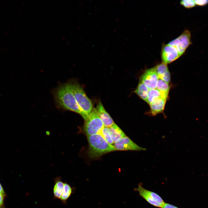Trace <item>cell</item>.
<instances>
[{
	"label": "cell",
	"instance_id": "cell-24",
	"mask_svg": "<svg viewBox=\"0 0 208 208\" xmlns=\"http://www.w3.org/2000/svg\"><path fill=\"white\" fill-rule=\"evenodd\" d=\"M0 194L5 197L6 196V194L4 190V189L0 183Z\"/></svg>",
	"mask_w": 208,
	"mask_h": 208
},
{
	"label": "cell",
	"instance_id": "cell-23",
	"mask_svg": "<svg viewBox=\"0 0 208 208\" xmlns=\"http://www.w3.org/2000/svg\"><path fill=\"white\" fill-rule=\"evenodd\" d=\"M4 198L0 194V208H3L4 207Z\"/></svg>",
	"mask_w": 208,
	"mask_h": 208
},
{
	"label": "cell",
	"instance_id": "cell-22",
	"mask_svg": "<svg viewBox=\"0 0 208 208\" xmlns=\"http://www.w3.org/2000/svg\"><path fill=\"white\" fill-rule=\"evenodd\" d=\"M162 208H179L171 204L165 203Z\"/></svg>",
	"mask_w": 208,
	"mask_h": 208
},
{
	"label": "cell",
	"instance_id": "cell-11",
	"mask_svg": "<svg viewBox=\"0 0 208 208\" xmlns=\"http://www.w3.org/2000/svg\"><path fill=\"white\" fill-rule=\"evenodd\" d=\"M167 99L160 97L155 100L149 105L150 110L149 114L153 116L163 112Z\"/></svg>",
	"mask_w": 208,
	"mask_h": 208
},
{
	"label": "cell",
	"instance_id": "cell-8",
	"mask_svg": "<svg viewBox=\"0 0 208 208\" xmlns=\"http://www.w3.org/2000/svg\"><path fill=\"white\" fill-rule=\"evenodd\" d=\"M159 78L155 67L146 70L140 79L149 89L156 88Z\"/></svg>",
	"mask_w": 208,
	"mask_h": 208
},
{
	"label": "cell",
	"instance_id": "cell-12",
	"mask_svg": "<svg viewBox=\"0 0 208 208\" xmlns=\"http://www.w3.org/2000/svg\"><path fill=\"white\" fill-rule=\"evenodd\" d=\"M155 67L159 79L168 83L170 81V76L167 64L162 63Z\"/></svg>",
	"mask_w": 208,
	"mask_h": 208
},
{
	"label": "cell",
	"instance_id": "cell-9",
	"mask_svg": "<svg viewBox=\"0 0 208 208\" xmlns=\"http://www.w3.org/2000/svg\"><path fill=\"white\" fill-rule=\"evenodd\" d=\"M114 144L116 150L141 151L146 150L137 145L127 136L119 139Z\"/></svg>",
	"mask_w": 208,
	"mask_h": 208
},
{
	"label": "cell",
	"instance_id": "cell-15",
	"mask_svg": "<svg viewBox=\"0 0 208 208\" xmlns=\"http://www.w3.org/2000/svg\"><path fill=\"white\" fill-rule=\"evenodd\" d=\"M168 94L160 91L156 88L149 90L148 93L147 103L149 105L160 97L167 98Z\"/></svg>",
	"mask_w": 208,
	"mask_h": 208
},
{
	"label": "cell",
	"instance_id": "cell-3",
	"mask_svg": "<svg viewBox=\"0 0 208 208\" xmlns=\"http://www.w3.org/2000/svg\"><path fill=\"white\" fill-rule=\"evenodd\" d=\"M71 85L77 102L81 110L88 116L94 107L91 100L87 96L83 88L76 82Z\"/></svg>",
	"mask_w": 208,
	"mask_h": 208
},
{
	"label": "cell",
	"instance_id": "cell-20",
	"mask_svg": "<svg viewBox=\"0 0 208 208\" xmlns=\"http://www.w3.org/2000/svg\"><path fill=\"white\" fill-rule=\"evenodd\" d=\"M180 4L184 7L187 8H193L196 6L194 0H183L180 1Z\"/></svg>",
	"mask_w": 208,
	"mask_h": 208
},
{
	"label": "cell",
	"instance_id": "cell-5",
	"mask_svg": "<svg viewBox=\"0 0 208 208\" xmlns=\"http://www.w3.org/2000/svg\"><path fill=\"white\" fill-rule=\"evenodd\" d=\"M191 37L190 31L186 29L179 37L168 44L174 47L182 55L192 44Z\"/></svg>",
	"mask_w": 208,
	"mask_h": 208
},
{
	"label": "cell",
	"instance_id": "cell-18",
	"mask_svg": "<svg viewBox=\"0 0 208 208\" xmlns=\"http://www.w3.org/2000/svg\"><path fill=\"white\" fill-rule=\"evenodd\" d=\"M156 88L160 91L168 94L170 87L168 83L159 79Z\"/></svg>",
	"mask_w": 208,
	"mask_h": 208
},
{
	"label": "cell",
	"instance_id": "cell-2",
	"mask_svg": "<svg viewBox=\"0 0 208 208\" xmlns=\"http://www.w3.org/2000/svg\"><path fill=\"white\" fill-rule=\"evenodd\" d=\"M89 144L88 154L91 158L100 157L107 153L116 151L99 133L87 136Z\"/></svg>",
	"mask_w": 208,
	"mask_h": 208
},
{
	"label": "cell",
	"instance_id": "cell-13",
	"mask_svg": "<svg viewBox=\"0 0 208 208\" xmlns=\"http://www.w3.org/2000/svg\"><path fill=\"white\" fill-rule=\"evenodd\" d=\"M54 181L55 183L53 189V198L60 199L63 191L64 183L59 176L54 179Z\"/></svg>",
	"mask_w": 208,
	"mask_h": 208
},
{
	"label": "cell",
	"instance_id": "cell-4",
	"mask_svg": "<svg viewBox=\"0 0 208 208\" xmlns=\"http://www.w3.org/2000/svg\"><path fill=\"white\" fill-rule=\"evenodd\" d=\"M103 123L94 108L84 120L83 131L87 136L98 133L104 127Z\"/></svg>",
	"mask_w": 208,
	"mask_h": 208
},
{
	"label": "cell",
	"instance_id": "cell-6",
	"mask_svg": "<svg viewBox=\"0 0 208 208\" xmlns=\"http://www.w3.org/2000/svg\"><path fill=\"white\" fill-rule=\"evenodd\" d=\"M134 190L138 191L139 195L148 203L158 207L162 208L165 203L162 198L157 194L147 190L139 184L137 188Z\"/></svg>",
	"mask_w": 208,
	"mask_h": 208
},
{
	"label": "cell",
	"instance_id": "cell-21",
	"mask_svg": "<svg viewBox=\"0 0 208 208\" xmlns=\"http://www.w3.org/2000/svg\"><path fill=\"white\" fill-rule=\"evenodd\" d=\"M196 5L200 6H205L208 4V0H194Z\"/></svg>",
	"mask_w": 208,
	"mask_h": 208
},
{
	"label": "cell",
	"instance_id": "cell-14",
	"mask_svg": "<svg viewBox=\"0 0 208 208\" xmlns=\"http://www.w3.org/2000/svg\"><path fill=\"white\" fill-rule=\"evenodd\" d=\"M109 128L110 135L114 143L119 139L127 136L123 131L115 123Z\"/></svg>",
	"mask_w": 208,
	"mask_h": 208
},
{
	"label": "cell",
	"instance_id": "cell-16",
	"mask_svg": "<svg viewBox=\"0 0 208 208\" xmlns=\"http://www.w3.org/2000/svg\"><path fill=\"white\" fill-rule=\"evenodd\" d=\"M149 89L140 80L138 86L134 91L140 98L147 102Z\"/></svg>",
	"mask_w": 208,
	"mask_h": 208
},
{
	"label": "cell",
	"instance_id": "cell-1",
	"mask_svg": "<svg viewBox=\"0 0 208 208\" xmlns=\"http://www.w3.org/2000/svg\"><path fill=\"white\" fill-rule=\"evenodd\" d=\"M55 97L58 105L63 109L79 114L84 120L88 115L83 112L79 106L73 91L71 83L64 84L56 90Z\"/></svg>",
	"mask_w": 208,
	"mask_h": 208
},
{
	"label": "cell",
	"instance_id": "cell-10",
	"mask_svg": "<svg viewBox=\"0 0 208 208\" xmlns=\"http://www.w3.org/2000/svg\"><path fill=\"white\" fill-rule=\"evenodd\" d=\"M95 108L104 127L109 128L115 123L100 101H99Z\"/></svg>",
	"mask_w": 208,
	"mask_h": 208
},
{
	"label": "cell",
	"instance_id": "cell-17",
	"mask_svg": "<svg viewBox=\"0 0 208 208\" xmlns=\"http://www.w3.org/2000/svg\"><path fill=\"white\" fill-rule=\"evenodd\" d=\"M73 188L66 182L64 183L63 191L60 199L62 203L64 205L67 204V201L73 192Z\"/></svg>",
	"mask_w": 208,
	"mask_h": 208
},
{
	"label": "cell",
	"instance_id": "cell-7",
	"mask_svg": "<svg viewBox=\"0 0 208 208\" xmlns=\"http://www.w3.org/2000/svg\"><path fill=\"white\" fill-rule=\"evenodd\" d=\"M161 55L162 63L166 64L172 62L181 56L174 47L168 44H163Z\"/></svg>",
	"mask_w": 208,
	"mask_h": 208
},
{
	"label": "cell",
	"instance_id": "cell-19",
	"mask_svg": "<svg viewBox=\"0 0 208 208\" xmlns=\"http://www.w3.org/2000/svg\"><path fill=\"white\" fill-rule=\"evenodd\" d=\"M98 133L100 134L110 144L112 145L114 143L110 135L108 127H104Z\"/></svg>",
	"mask_w": 208,
	"mask_h": 208
}]
</instances>
